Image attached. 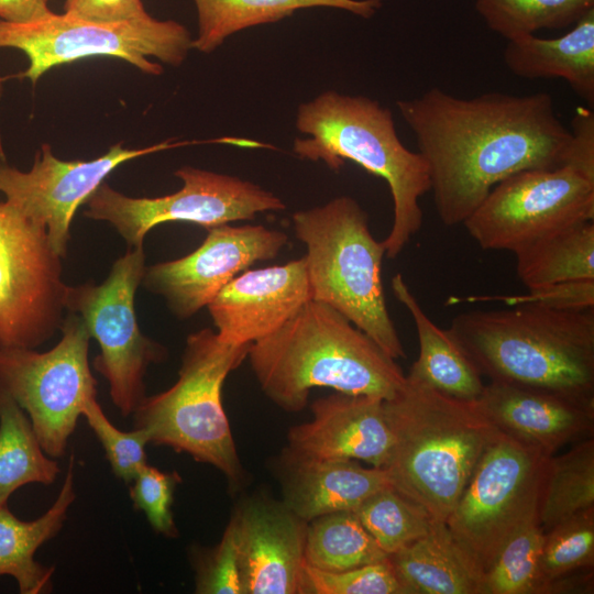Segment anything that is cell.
<instances>
[{
	"label": "cell",
	"instance_id": "obj_1",
	"mask_svg": "<svg viewBox=\"0 0 594 594\" xmlns=\"http://www.w3.org/2000/svg\"><path fill=\"white\" fill-rule=\"evenodd\" d=\"M396 105L427 163L436 210L447 227L463 223L505 178L563 165L572 141L544 91L460 98L432 87Z\"/></svg>",
	"mask_w": 594,
	"mask_h": 594
},
{
	"label": "cell",
	"instance_id": "obj_2",
	"mask_svg": "<svg viewBox=\"0 0 594 594\" xmlns=\"http://www.w3.org/2000/svg\"><path fill=\"white\" fill-rule=\"evenodd\" d=\"M252 371L264 394L297 413L310 389L392 399L406 376L396 360L327 304L310 299L276 331L251 344Z\"/></svg>",
	"mask_w": 594,
	"mask_h": 594
},
{
	"label": "cell",
	"instance_id": "obj_3",
	"mask_svg": "<svg viewBox=\"0 0 594 594\" xmlns=\"http://www.w3.org/2000/svg\"><path fill=\"white\" fill-rule=\"evenodd\" d=\"M448 332L491 382L594 403V311L513 306L457 315Z\"/></svg>",
	"mask_w": 594,
	"mask_h": 594
},
{
	"label": "cell",
	"instance_id": "obj_4",
	"mask_svg": "<svg viewBox=\"0 0 594 594\" xmlns=\"http://www.w3.org/2000/svg\"><path fill=\"white\" fill-rule=\"evenodd\" d=\"M384 410L393 439L384 469L392 486L446 521L501 431L477 400L447 396L407 376Z\"/></svg>",
	"mask_w": 594,
	"mask_h": 594
},
{
	"label": "cell",
	"instance_id": "obj_5",
	"mask_svg": "<svg viewBox=\"0 0 594 594\" xmlns=\"http://www.w3.org/2000/svg\"><path fill=\"white\" fill-rule=\"evenodd\" d=\"M296 129L307 136L294 141L298 157L336 172L351 161L387 183L394 217L383 243L388 258L398 256L422 226L419 199L430 177L420 153L399 140L392 111L365 96L328 90L298 107Z\"/></svg>",
	"mask_w": 594,
	"mask_h": 594
},
{
	"label": "cell",
	"instance_id": "obj_6",
	"mask_svg": "<svg viewBox=\"0 0 594 594\" xmlns=\"http://www.w3.org/2000/svg\"><path fill=\"white\" fill-rule=\"evenodd\" d=\"M311 299L329 305L366 333L394 360L406 358L387 310L383 284V241L378 242L359 202L341 196L293 215Z\"/></svg>",
	"mask_w": 594,
	"mask_h": 594
},
{
	"label": "cell",
	"instance_id": "obj_7",
	"mask_svg": "<svg viewBox=\"0 0 594 594\" xmlns=\"http://www.w3.org/2000/svg\"><path fill=\"white\" fill-rule=\"evenodd\" d=\"M250 346L224 342L211 329L189 334L178 380L168 389L143 398L132 414L134 428L144 430L150 443L188 453L239 485L243 470L221 389L228 374L248 358Z\"/></svg>",
	"mask_w": 594,
	"mask_h": 594
},
{
	"label": "cell",
	"instance_id": "obj_8",
	"mask_svg": "<svg viewBox=\"0 0 594 594\" xmlns=\"http://www.w3.org/2000/svg\"><path fill=\"white\" fill-rule=\"evenodd\" d=\"M548 458L501 432L481 457L444 521L480 581L505 543L538 520Z\"/></svg>",
	"mask_w": 594,
	"mask_h": 594
},
{
	"label": "cell",
	"instance_id": "obj_9",
	"mask_svg": "<svg viewBox=\"0 0 594 594\" xmlns=\"http://www.w3.org/2000/svg\"><path fill=\"white\" fill-rule=\"evenodd\" d=\"M0 48L25 54L29 65L19 77L34 85L47 70L84 58L122 59L146 75L163 73L160 63L180 66L193 48L185 25L175 20L100 23L55 13L29 23L0 20Z\"/></svg>",
	"mask_w": 594,
	"mask_h": 594
},
{
	"label": "cell",
	"instance_id": "obj_10",
	"mask_svg": "<svg viewBox=\"0 0 594 594\" xmlns=\"http://www.w3.org/2000/svg\"><path fill=\"white\" fill-rule=\"evenodd\" d=\"M143 246L129 248L105 282L66 287L64 306L78 315L100 348L94 367L109 384L110 397L122 416L134 413L145 397L144 376L166 350L145 337L138 323L135 293L145 272Z\"/></svg>",
	"mask_w": 594,
	"mask_h": 594
},
{
	"label": "cell",
	"instance_id": "obj_11",
	"mask_svg": "<svg viewBox=\"0 0 594 594\" xmlns=\"http://www.w3.org/2000/svg\"><path fill=\"white\" fill-rule=\"evenodd\" d=\"M59 342L46 352L0 346V384L26 411L44 452L64 455L85 405L97 395L89 361V332L68 312Z\"/></svg>",
	"mask_w": 594,
	"mask_h": 594
},
{
	"label": "cell",
	"instance_id": "obj_12",
	"mask_svg": "<svg viewBox=\"0 0 594 594\" xmlns=\"http://www.w3.org/2000/svg\"><path fill=\"white\" fill-rule=\"evenodd\" d=\"M593 220L594 179L561 165L505 178L462 224L483 250L516 253Z\"/></svg>",
	"mask_w": 594,
	"mask_h": 594
},
{
	"label": "cell",
	"instance_id": "obj_13",
	"mask_svg": "<svg viewBox=\"0 0 594 594\" xmlns=\"http://www.w3.org/2000/svg\"><path fill=\"white\" fill-rule=\"evenodd\" d=\"M174 175L183 187L155 198L129 197L103 182L86 200L85 215L111 223L129 248H139L146 233L163 222L186 221L209 229L286 207L273 193L235 176L193 166H183Z\"/></svg>",
	"mask_w": 594,
	"mask_h": 594
},
{
	"label": "cell",
	"instance_id": "obj_14",
	"mask_svg": "<svg viewBox=\"0 0 594 594\" xmlns=\"http://www.w3.org/2000/svg\"><path fill=\"white\" fill-rule=\"evenodd\" d=\"M61 258L43 227L0 202V346L35 349L61 329Z\"/></svg>",
	"mask_w": 594,
	"mask_h": 594
},
{
	"label": "cell",
	"instance_id": "obj_15",
	"mask_svg": "<svg viewBox=\"0 0 594 594\" xmlns=\"http://www.w3.org/2000/svg\"><path fill=\"white\" fill-rule=\"evenodd\" d=\"M184 143L166 141L141 148H127L122 143L90 161H62L50 144L37 151L28 172L0 162V193L6 202L30 221L46 230L53 251L65 257L72 220L79 206L121 164Z\"/></svg>",
	"mask_w": 594,
	"mask_h": 594
},
{
	"label": "cell",
	"instance_id": "obj_16",
	"mask_svg": "<svg viewBox=\"0 0 594 594\" xmlns=\"http://www.w3.org/2000/svg\"><path fill=\"white\" fill-rule=\"evenodd\" d=\"M201 245L178 260L145 268L142 284L163 296L180 319L194 316L217 296L237 274L258 261L276 257L287 242L285 232L264 226L207 229Z\"/></svg>",
	"mask_w": 594,
	"mask_h": 594
},
{
	"label": "cell",
	"instance_id": "obj_17",
	"mask_svg": "<svg viewBox=\"0 0 594 594\" xmlns=\"http://www.w3.org/2000/svg\"><path fill=\"white\" fill-rule=\"evenodd\" d=\"M244 594H301L308 522L284 502L254 498L231 519Z\"/></svg>",
	"mask_w": 594,
	"mask_h": 594
},
{
	"label": "cell",
	"instance_id": "obj_18",
	"mask_svg": "<svg viewBox=\"0 0 594 594\" xmlns=\"http://www.w3.org/2000/svg\"><path fill=\"white\" fill-rule=\"evenodd\" d=\"M312 418L288 432V460H361L385 468L392 433L384 399L337 393L311 405Z\"/></svg>",
	"mask_w": 594,
	"mask_h": 594
},
{
	"label": "cell",
	"instance_id": "obj_19",
	"mask_svg": "<svg viewBox=\"0 0 594 594\" xmlns=\"http://www.w3.org/2000/svg\"><path fill=\"white\" fill-rule=\"evenodd\" d=\"M311 299L305 258L246 270L209 302L218 337L252 344L276 331Z\"/></svg>",
	"mask_w": 594,
	"mask_h": 594
},
{
	"label": "cell",
	"instance_id": "obj_20",
	"mask_svg": "<svg viewBox=\"0 0 594 594\" xmlns=\"http://www.w3.org/2000/svg\"><path fill=\"white\" fill-rule=\"evenodd\" d=\"M476 400L501 432L549 457L593 436L594 403L496 382Z\"/></svg>",
	"mask_w": 594,
	"mask_h": 594
},
{
	"label": "cell",
	"instance_id": "obj_21",
	"mask_svg": "<svg viewBox=\"0 0 594 594\" xmlns=\"http://www.w3.org/2000/svg\"><path fill=\"white\" fill-rule=\"evenodd\" d=\"M287 460L284 504L310 520L354 510L377 491L392 486L383 468H363L353 460Z\"/></svg>",
	"mask_w": 594,
	"mask_h": 594
},
{
	"label": "cell",
	"instance_id": "obj_22",
	"mask_svg": "<svg viewBox=\"0 0 594 594\" xmlns=\"http://www.w3.org/2000/svg\"><path fill=\"white\" fill-rule=\"evenodd\" d=\"M504 63L525 79L561 78L573 91L594 103V9L564 35L541 38L535 34L507 41Z\"/></svg>",
	"mask_w": 594,
	"mask_h": 594
},
{
	"label": "cell",
	"instance_id": "obj_23",
	"mask_svg": "<svg viewBox=\"0 0 594 594\" xmlns=\"http://www.w3.org/2000/svg\"><path fill=\"white\" fill-rule=\"evenodd\" d=\"M74 477L75 458L72 454L56 501L34 520H21L7 505L0 506V576H12L21 594H42L52 590L54 569L35 561L34 554L62 529L76 498Z\"/></svg>",
	"mask_w": 594,
	"mask_h": 594
},
{
	"label": "cell",
	"instance_id": "obj_24",
	"mask_svg": "<svg viewBox=\"0 0 594 594\" xmlns=\"http://www.w3.org/2000/svg\"><path fill=\"white\" fill-rule=\"evenodd\" d=\"M392 290L410 314L418 336L419 355L407 377L462 400H476L484 388L482 376L448 330L427 316L400 274L392 278Z\"/></svg>",
	"mask_w": 594,
	"mask_h": 594
},
{
	"label": "cell",
	"instance_id": "obj_25",
	"mask_svg": "<svg viewBox=\"0 0 594 594\" xmlns=\"http://www.w3.org/2000/svg\"><path fill=\"white\" fill-rule=\"evenodd\" d=\"M387 559L409 594H480V576L444 521L433 520L425 536Z\"/></svg>",
	"mask_w": 594,
	"mask_h": 594
},
{
	"label": "cell",
	"instance_id": "obj_26",
	"mask_svg": "<svg viewBox=\"0 0 594 594\" xmlns=\"http://www.w3.org/2000/svg\"><path fill=\"white\" fill-rule=\"evenodd\" d=\"M198 33L193 48L201 53L217 50L229 36L242 30L275 23L309 8L344 10L370 19L384 0H193Z\"/></svg>",
	"mask_w": 594,
	"mask_h": 594
},
{
	"label": "cell",
	"instance_id": "obj_27",
	"mask_svg": "<svg viewBox=\"0 0 594 594\" xmlns=\"http://www.w3.org/2000/svg\"><path fill=\"white\" fill-rule=\"evenodd\" d=\"M59 473L24 410L0 384V506L21 486L53 484Z\"/></svg>",
	"mask_w": 594,
	"mask_h": 594
},
{
	"label": "cell",
	"instance_id": "obj_28",
	"mask_svg": "<svg viewBox=\"0 0 594 594\" xmlns=\"http://www.w3.org/2000/svg\"><path fill=\"white\" fill-rule=\"evenodd\" d=\"M514 254L518 278L527 288L594 279V222L576 224Z\"/></svg>",
	"mask_w": 594,
	"mask_h": 594
},
{
	"label": "cell",
	"instance_id": "obj_29",
	"mask_svg": "<svg viewBox=\"0 0 594 594\" xmlns=\"http://www.w3.org/2000/svg\"><path fill=\"white\" fill-rule=\"evenodd\" d=\"M594 507V440L585 439L548 458L538 521L543 532Z\"/></svg>",
	"mask_w": 594,
	"mask_h": 594
},
{
	"label": "cell",
	"instance_id": "obj_30",
	"mask_svg": "<svg viewBox=\"0 0 594 594\" xmlns=\"http://www.w3.org/2000/svg\"><path fill=\"white\" fill-rule=\"evenodd\" d=\"M353 510L327 514L307 525L305 563L324 571L342 572L387 558Z\"/></svg>",
	"mask_w": 594,
	"mask_h": 594
},
{
	"label": "cell",
	"instance_id": "obj_31",
	"mask_svg": "<svg viewBox=\"0 0 594 594\" xmlns=\"http://www.w3.org/2000/svg\"><path fill=\"white\" fill-rule=\"evenodd\" d=\"M474 7L490 30L509 41L574 25L594 0H474Z\"/></svg>",
	"mask_w": 594,
	"mask_h": 594
},
{
	"label": "cell",
	"instance_id": "obj_32",
	"mask_svg": "<svg viewBox=\"0 0 594 594\" xmlns=\"http://www.w3.org/2000/svg\"><path fill=\"white\" fill-rule=\"evenodd\" d=\"M542 539L538 520L518 530L482 575L480 594H543Z\"/></svg>",
	"mask_w": 594,
	"mask_h": 594
},
{
	"label": "cell",
	"instance_id": "obj_33",
	"mask_svg": "<svg viewBox=\"0 0 594 594\" xmlns=\"http://www.w3.org/2000/svg\"><path fill=\"white\" fill-rule=\"evenodd\" d=\"M353 512L387 554L425 536L433 521L419 504L393 486L377 491Z\"/></svg>",
	"mask_w": 594,
	"mask_h": 594
},
{
	"label": "cell",
	"instance_id": "obj_34",
	"mask_svg": "<svg viewBox=\"0 0 594 594\" xmlns=\"http://www.w3.org/2000/svg\"><path fill=\"white\" fill-rule=\"evenodd\" d=\"M541 572L544 588L559 576L594 565V507L543 532Z\"/></svg>",
	"mask_w": 594,
	"mask_h": 594
},
{
	"label": "cell",
	"instance_id": "obj_35",
	"mask_svg": "<svg viewBox=\"0 0 594 594\" xmlns=\"http://www.w3.org/2000/svg\"><path fill=\"white\" fill-rule=\"evenodd\" d=\"M409 594L386 558L342 572H324L306 563L301 594Z\"/></svg>",
	"mask_w": 594,
	"mask_h": 594
},
{
	"label": "cell",
	"instance_id": "obj_36",
	"mask_svg": "<svg viewBox=\"0 0 594 594\" xmlns=\"http://www.w3.org/2000/svg\"><path fill=\"white\" fill-rule=\"evenodd\" d=\"M81 416L103 447L113 474L130 484L147 464L145 447L150 440L146 432L140 428L131 431L118 429L107 418L96 398L85 405Z\"/></svg>",
	"mask_w": 594,
	"mask_h": 594
},
{
	"label": "cell",
	"instance_id": "obj_37",
	"mask_svg": "<svg viewBox=\"0 0 594 594\" xmlns=\"http://www.w3.org/2000/svg\"><path fill=\"white\" fill-rule=\"evenodd\" d=\"M180 481L177 472H163L145 464L129 484L134 509L145 514L156 532L169 538L178 534L172 506L175 488Z\"/></svg>",
	"mask_w": 594,
	"mask_h": 594
},
{
	"label": "cell",
	"instance_id": "obj_38",
	"mask_svg": "<svg viewBox=\"0 0 594 594\" xmlns=\"http://www.w3.org/2000/svg\"><path fill=\"white\" fill-rule=\"evenodd\" d=\"M195 592L199 594H244L235 530L231 520L219 544L197 557Z\"/></svg>",
	"mask_w": 594,
	"mask_h": 594
},
{
	"label": "cell",
	"instance_id": "obj_39",
	"mask_svg": "<svg viewBox=\"0 0 594 594\" xmlns=\"http://www.w3.org/2000/svg\"><path fill=\"white\" fill-rule=\"evenodd\" d=\"M466 300H498L508 307L527 305L557 310H588L594 307V279L569 280L532 287L521 295L451 298L450 302Z\"/></svg>",
	"mask_w": 594,
	"mask_h": 594
},
{
	"label": "cell",
	"instance_id": "obj_40",
	"mask_svg": "<svg viewBox=\"0 0 594 594\" xmlns=\"http://www.w3.org/2000/svg\"><path fill=\"white\" fill-rule=\"evenodd\" d=\"M64 13L100 23L139 21L151 16L142 0H64Z\"/></svg>",
	"mask_w": 594,
	"mask_h": 594
},
{
	"label": "cell",
	"instance_id": "obj_41",
	"mask_svg": "<svg viewBox=\"0 0 594 594\" xmlns=\"http://www.w3.org/2000/svg\"><path fill=\"white\" fill-rule=\"evenodd\" d=\"M572 141L563 165L594 179V113L579 109L571 122Z\"/></svg>",
	"mask_w": 594,
	"mask_h": 594
},
{
	"label": "cell",
	"instance_id": "obj_42",
	"mask_svg": "<svg viewBox=\"0 0 594 594\" xmlns=\"http://www.w3.org/2000/svg\"><path fill=\"white\" fill-rule=\"evenodd\" d=\"M51 0H0V20L29 23L53 13Z\"/></svg>",
	"mask_w": 594,
	"mask_h": 594
},
{
	"label": "cell",
	"instance_id": "obj_43",
	"mask_svg": "<svg viewBox=\"0 0 594 594\" xmlns=\"http://www.w3.org/2000/svg\"><path fill=\"white\" fill-rule=\"evenodd\" d=\"M6 79H7V77H3V76L0 75V99L2 97L3 86H4Z\"/></svg>",
	"mask_w": 594,
	"mask_h": 594
}]
</instances>
